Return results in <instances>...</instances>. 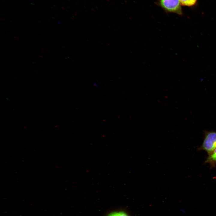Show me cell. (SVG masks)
I'll use <instances>...</instances> for the list:
<instances>
[{
    "instance_id": "6da1fadb",
    "label": "cell",
    "mask_w": 216,
    "mask_h": 216,
    "mask_svg": "<svg viewBox=\"0 0 216 216\" xmlns=\"http://www.w3.org/2000/svg\"><path fill=\"white\" fill-rule=\"evenodd\" d=\"M204 139L200 150H204L210 155L216 148V132L206 131Z\"/></svg>"
},
{
    "instance_id": "7a4b0ae2",
    "label": "cell",
    "mask_w": 216,
    "mask_h": 216,
    "mask_svg": "<svg viewBox=\"0 0 216 216\" xmlns=\"http://www.w3.org/2000/svg\"><path fill=\"white\" fill-rule=\"evenodd\" d=\"M160 6L165 11L182 15L181 4L179 0H159Z\"/></svg>"
},
{
    "instance_id": "3957f363",
    "label": "cell",
    "mask_w": 216,
    "mask_h": 216,
    "mask_svg": "<svg viewBox=\"0 0 216 216\" xmlns=\"http://www.w3.org/2000/svg\"><path fill=\"white\" fill-rule=\"evenodd\" d=\"M205 163L209 164L211 168L215 167L216 165V148L208 155Z\"/></svg>"
},
{
    "instance_id": "277c9868",
    "label": "cell",
    "mask_w": 216,
    "mask_h": 216,
    "mask_svg": "<svg viewBox=\"0 0 216 216\" xmlns=\"http://www.w3.org/2000/svg\"><path fill=\"white\" fill-rule=\"evenodd\" d=\"M106 216H129L125 212L122 211H112L109 213Z\"/></svg>"
},
{
    "instance_id": "5b68a950",
    "label": "cell",
    "mask_w": 216,
    "mask_h": 216,
    "mask_svg": "<svg viewBox=\"0 0 216 216\" xmlns=\"http://www.w3.org/2000/svg\"><path fill=\"white\" fill-rule=\"evenodd\" d=\"M181 5L184 6H192L196 3L197 0H179Z\"/></svg>"
}]
</instances>
